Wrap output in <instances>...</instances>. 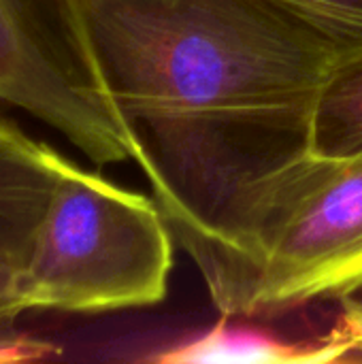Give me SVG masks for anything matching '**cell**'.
<instances>
[{
    "mask_svg": "<svg viewBox=\"0 0 362 364\" xmlns=\"http://www.w3.org/2000/svg\"><path fill=\"white\" fill-rule=\"evenodd\" d=\"M62 41L119 126L175 243L243 318L254 222L312 156L344 55L267 0H60Z\"/></svg>",
    "mask_w": 362,
    "mask_h": 364,
    "instance_id": "cell-1",
    "label": "cell"
},
{
    "mask_svg": "<svg viewBox=\"0 0 362 364\" xmlns=\"http://www.w3.org/2000/svg\"><path fill=\"white\" fill-rule=\"evenodd\" d=\"M290 13L322 38H326L341 55L362 53V0H267Z\"/></svg>",
    "mask_w": 362,
    "mask_h": 364,
    "instance_id": "cell-8",
    "label": "cell"
},
{
    "mask_svg": "<svg viewBox=\"0 0 362 364\" xmlns=\"http://www.w3.org/2000/svg\"><path fill=\"white\" fill-rule=\"evenodd\" d=\"M175 237L154 198L64 158L17 267L32 309L102 314L164 301Z\"/></svg>",
    "mask_w": 362,
    "mask_h": 364,
    "instance_id": "cell-2",
    "label": "cell"
},
{
    "mask_svg": "<svg viewBox=\"0 0 362 364\" xmlns=\"http://www.w3.org/2000/svg\"><path fill=\"white\" fill-rule=\"evenodd\" d=\"M312 151L344 158L362 154V53L341 60L314 109Z\"/></svg>",
    "mask_w": 362,
    "mask_h": 364,
    "instance_id": "cell-7",
    "label": "cell"
},
{
    "mask_svg": "<svg viewBox=\"0 0 362 364\" xmlns=\"http://www.w3.org/2000/svg\"><path fill=\"white\" fill-rule=\"evenodd\" d=\"M346 358V343L335 331L320 343H284L271 335L233 326L226 318L196 341L156 356L160 363H333Z\"/></svg>",
    "mask_w": 362,
    "mask_h": 364,
    "instance_id": "cell-6",
    "label": "cell"
},
{
    "mask_svg": "<svg viewBox=\"0 0 362 364\" xmlns=\"http://www.w3.org/2000/svg\"><path fill=\"white\" fill-rule=\"evenodd\" d=\"M337 333L346 343L344 360H362V303H348L341 328H337Z\"/></svg>",
    "mask_w": 362,
    "mask_h": 364,
    "instance_id": "cell-10",
    "label": "cell"
},
{
    "mask_svg": "<svg viewBox=\"0 0 362 364\" xmlns=\"http://www.w3.org/2000/svg\"><path fill=\"white\" fill-rule=\"evenodd\" d=\"M62 162V154L0 113V260H23Z\"/></svg>",
    "mask_w": 362,
    "mask_h": 364,
    "instance_id": "cell-5",
    "label": "cell"
},
{
    "mask_svg": "<svg viewBox=\"0 0 362 364\" xmlns=\"http://www.w3.org/2000/svg\"><path fill=\"white\" fill-rule=\"evenodd\" d=\"M0 102L45 122L96 164L130 160L119 126L66 43L55 41L23 0H0Z\"/></svg>",
    "mask_w": 362,
    "mask_h": 364,
    "instance_id": "cell-4",
    "label": "cell"
},
{
    "mask_svg": "<svg viewBox=\"0 0 362 364\" xmlns=\"http://www.w3.org/2000/svg\"><path fill=\"white\" fill-rule=\"evenodd\" d=\"M17 262L0 260V363H28L47 358L53 346L11 333L13 322L26 311L17 290Z\"/></svg>",
    "mask_w": 362,
    "mask_h": 364,
    "instance_id": "cell-9",
    "label": "cell"
},
{
    "mask_svg": "<svg viewBox=\"0 0 362 364\" xmlns=\"http://www.w3.org/2000/svg\"><path fill=\"white\" fill-rule=\"evenodd\" d=\"M362 290V154L307 156L260 209L243 318Z\"/></svg>",
    "mask_w": 362,
    "mask_h": 364,
    "instance_id": "cell-3",
    "label": "cell"
}]
</instances>
